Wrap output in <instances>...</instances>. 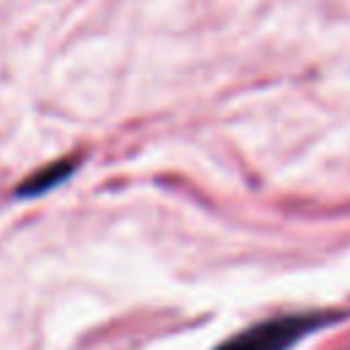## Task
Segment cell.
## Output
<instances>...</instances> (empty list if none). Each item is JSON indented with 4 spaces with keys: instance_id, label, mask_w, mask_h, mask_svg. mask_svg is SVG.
Here are the masks:
<instances>
[{
    "instance_id": "obj_2",
    "label": "cell",
    "mask_w": 350,
    "mask_h": 350,
    "mask_svg": "<svg viewBox=\"0 0 350 350\" xmlns=\"http://www.w3.org/2000/svg\"><path fill=\"white\" fill-rule=\"evenodd\" d=\"M74 167H77V159H63V161H55V164H49V167H44V170H38V172H33L19 189H16V194L19 197H33V194H41V191H46V189H52L55 183H60V180H66L71 172H74Z\"/></svg>"
},
{
    "instance_id": "obj_1",
    "label": "cell",
    "mask_w": 350,
    "mask_h": 350,
    "mask_svg": "<svg viewBox=\"0 0 350 350\" xmlns=\"http://www.w3.org/2000/svg\"><path fill=\"white\" fill-rule=\"evenodd\" d=\"M336 320V314H320V312H298V314H282L262 323H254L243 328L241 334L221 342L216 350H287L295 342H301L306 334L320 328L323 323Z\"/></svg>"
}]
</instances>
